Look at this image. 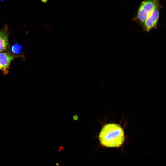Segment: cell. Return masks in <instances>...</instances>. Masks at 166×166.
I'll return each instance as SVG.
<instances>
[{
	"label": "cell",
	"instance_id": "cell-1",
	"mask_svg": "<svg viewBox=\"0 0 166 166\" xmlns=\"http://www.w3.org/2000/svg\"><path fill=\"white\" fill-rule=\"evenodd\" d=\"M100 142L102 146L109 148H118L125 140L124 130L119 125L115 124L105 125L99 135Z\"/></svg>",
	"mask_w": 166,
	"mask_h": 166
},
{
	"label": "cell",
	"instance_id": "cell-2",
	"mask_svg": "<svg viewBox=\"0 0 166 166\" xmlns=\"http://www.w3.org/2000/svg\"><path fill=\"white\" fill-rule=\"evenodd\" d=\"M160 0H144L141 3L136 16L133 20L144 25L148 16L159 5Z\"/></svg>",
	"mask_w": 166,
	"mask_h": 166
},
{
	"label": "cell",
	"instance_id": "cell-3",
	"mask_svg": "<svg viewBox=\"0 0 166 166\" xmlns=\"http://www.w3.org/2000/svg\"><path fill=\"white\" fill-rule=\"evenodd\" d=\"M9 52H0V70L4 75L8 74L11 61L16 58L20 57Z\"/></svg>",
	"mask_w": 166,
	"mask_h": 166
},
{
	"label": "cell",
	"instance_id": "cell-4",
	"mask_svg": "<svg viewBox=\"0 0 166 166\" xmlns=\"http://www.w3.org/2000/svg\"><path fill=\"white\" fill-rule=\"evenodd\" d=\"M161 7L160 5H159L152 11L146 20L143 26L145 31L148 32L152 29L156 28Z\"/></svg>",
	"mask_w": 166,
	"mask_h": 166
},
{
	"label": "cell",
	"instance_id": "cell-5",
	"mask_svg": "<svg viewBox=\"0 0 166 166\" xmlns=\"http://www.w3.org/2000/svg\"><path fill=\"white\" fill-rule=\"evenodd\" d=\"M9 32L6 24L0 30V52L6 51L9 47Z\"/></svg>",
	"mask_w": 166,
	"mask_h": 166
},
{
	"label": "cell",
	"instance_id": "cell-6",
	"mask_svg": "<svg viewBox=\"0 0 166 166\" xmlns=\"http://www.w3.org/2000/svg\"><path fill=\"white\" fill-rule=\"evenodd\" d=\"M24 45H20L17 42L13 44L11 46V49L13 54L15 55L22 54L23 50Z\"/></svg>",
	"mask_w": 166,
	"mask_h": 166
},
{
	"label": "cell",
	"instance_id": "cell-7",
	"mask_svg": "<svg viewBox=\"0 0 166 166\" xmlns=\"http://www.w3.org/2000/svg\"><path fill=\"white\" fill-rule=\"evenodd\" d=\"M73 119L74 121H77L79 119V117L77 115H74L73 116Z\"/></svg>",
	"mask_w": 166,
	"mask_h": 166
}]
</instances>
